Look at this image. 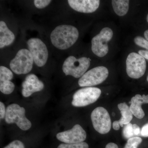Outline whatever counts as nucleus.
Returning a JSON list of instances; mask_svg holds the SVG:
<instances>
[{"instance_id":"30","label":"nucleus","mask_w":148,"mask_h":148,"mask_svg":"<svg viewBox=\"0 0 148 148\" xmlns=\"http://www.w3.org/2000/svg\"><path fill=\"white\" fill-rule=\"evenodd\" d=\"M106 148H119L118 146L114 143H110L107 144Z\"/></svg>"},{"instance_id":"22","label":"nucleus","mask_w":148,"mask_h":148,"mask_svg":"<svg viewBox=\"0 0 148 148\" xmlns=\"http://www.w3.org/2000/svg\"><path fill=\"white\" fill-rule=\"evenodd\" d=\"M134 41L136 45L148 50V41L143 37L137 36L134 38Z\"/></svg>"},{"instance_id":"32","label":"nucleus","mask_w":148,"mask_h":148,"mask_svg":"<svg viewBox=\"0 0 148 148\" xmlns=\"http://www.w3.org/2000/svg\"><path fill=\"white\" fill-rule=\"evenodd\" d=\"M147 22L148 23V14L147 15Z\"/></svg>"},{"instance_id":"12","label":"nucleus","mask_w":148,"mask_h":148,"mask_svg":"<svg viewBox=\"0 0 148 148\" xmlns=\"http://www.w3.org/2000/svg\"><path fill=\"white\" fill-rule=\"evenodd\" d=\"M22 95L24 97H28L34 92L42 90L44 85L36 75L32 74L26 77L25 80L22 82Z\"/></svg>"},{"instance_id":"14","label":"nucleus","mask_w":148,"mask_h":148,"mask_svg":"<svg viewBox=\"0 0 148 148\" xmlns=\"http://www.w3.org/2000/svg\"><path fill=\"white\" fill-rule=\"evenodd\" d=\"M13 75L10 70L3 66L0 67V90L5 94H10L15 88L13 82L10 81Z\"/></svg>"},{"instance_id":"15","label":"nucleus","mask_w":148,"mask_h":148,"mask_svg":"<svg viewBox=\"0 0 148 148\" xmlns=\"http://www.w3.org/2000/svg\"><path fill=\"white\" fill-rule=\"evenodd\" d=\"M130 103H131L130 109L132 114L139 119L144 118L145 113L141 106L144 103H148V95L143 94L142 96L140 94H136L131 98Z\"/></svg>"},{"instance_id":"19","label":"nucleus","mask_w":148,"mask_h":148,"mask_svg":"<svg viewBox=\"0 0 148 148\" xmlns=\"http://www.w3.org/2000/svg\"><path fill=\"white\" fill-rule=\"evenodd\" d=\"M142 138L138 137H132L127 140L124 148H137L142 142Z\"/></svg>"},{"instance_id":"28","label":"nucleus","mask_w":148,"mask_h":148,"mask_svg":"<svg viewBox=\"0 0 148 148\" xmlns=\"http://www.w3.org/2000/svg\"><path fill=\"white\" fill-rule=\"evenodd\" d=\"M138 53L144 58L148 60V50H140L138 51Z\"/></svg>"},{"instance_id":"1","label":"nucleus","mask_w":148,"mask_h":148,"mask_svg":"<svg viewBox=\"0 0 148 148\" xmlns=\"http://www.w3.org/2000/svg\"><path fill=\"white\" fill-rule=\"evenodd\" d=\"M79 36L78 30L70 25H59L51 34L50 39L52 45L61 50L69 49L76 42Z\"/></svg>"},{"instance_id":"3","label":"nucleus","mask_w":148,"mask_h":148,"mask_svg":"<svg viewBox=\"0 0 148 148\" xmlns=\"http://www.w3.org/2000/svg\"><path fill=\"white\" fill-rule=\"evenodd\" d=\"M25 109L16 104H12L6 110L5 121L8 124L16 123L20 129L28 130L32 127V123L25 116Z\"/></svg>"},{"instance_id":"33","label":"nucleus","mask_w":148,"mask_h":148,"mask_svg":"<svg viewBox=\"0 0 148 148\" xmlns=\"http://www.w3.org/2000/svg\"><path fill=\"white\" fill-rule=\"evenodd\" d=\"M147 82H148V75L147 77Z\"/></svg>"},{"instance_id":"31","label":"nucleus","mask_w":148,"mask_h":148,"mask_svg":"<svg viewBox=\"0 0 148 148\" xmlns=\"http://www.w3.org/2000/svg\"><path fill=\"white\" fill-rule=\"evenodd\" d=\"M144 36L145 38L148 41V29L144 32Z\"/></svg>"},{"instance_id":"7","label":"nucleus","mask_w":148,"mask_h":148,"mask_svg":"<svg viewBox=\"0 0 148 148\" xmlns=\"http://www.w3.org/2000/svg\"><path fill=\"white\" fill-rule=\"evenodd\" d=\"M101 94L98 88H84L77 90L73 95L72 105L76 107H85L95 103Z\"/></svg>"},{"instance_id":"26","label":"nucleus","mask_w":148,"mask_h":148,"mask_svg":"<svg viewBox=\"0 0 148 148\" xmlns=\"http://www.w3.org/2000/svg\"><path fill=\"white\" fill-rule=\"evenodd\" d=\"M141 136L144 137H148V123L145 124L141 130Z\"/></svg>"},{"instance_id":"6","label":"nucleus","mask_w":148,"mask_h":148,"mask_svg":"<svg viewBox=\"0 0 148 148\" xmlns=\"http://www.w3.org/2000/svg\"><path fill=\"white\" fill-rule=\"evenodd\" d=\"M147 64L145 58L139 53L132 52L127 56L126 60V71L127 75L138 79L145 73Z\"/></svg>"},{"instance_id":"8","label":"nucleus","mask_w":148,"mask_h":148,"mask_svg":"<svg viewBox=\"0 0 148 148\" xmlns=\"http://www.w3.org/2000/svg\"><path fill=\"white\" fill-rule=\"evenodd\" d=\"M109 71L106 67L98 66L86 72L79 80L78 84L81 87L100 84L107 79Z\"/></svg>"},{"instance_id":"18","label":"nucleus","mask_w":148,"mask_h":148,"mask_svg":"<svg viewBox=\"0 0 148 148\" xmlns=\"http://www.w3.org/2000/svg\"><path fill=\"white\" fill-rule=\"evenodd\" d=\"M130 1L128 0H112V4L115 13L118 16H124L128 12Z\"/></svg>"},{"instance_id":"29","label":"nucleus","mask_w":148,"mask_h":148,"mask_svg":"<svg viewBox=\"0 0 148 148\" xmlns=\"http://www.w3.org/2000/svg\"><path fill=\"white\" fill-rule=\"evenodd\" d=\"M113 128L115 130H118L120 129V124L118 121H115L113 122L112 124Z\"/></svg>"},{"instance_id":"13","label":"nucleus","mask_w":148,"mask_h":148,"mask_svg":"<svg viewBox=\"0 0 148 148\" xmlns=\"http://www.w3.org/2000/svg\"><path fill=\"white\" fill-rule=\"evenodd\" d=\"M68 3L74 10L84 13H90L98 9L100 4L99 0H69Z\"/></svg>"},{"instance_id":"5","label":"nucleus","mask_w":148,"mask_h":148,"mask_svg":"<svg viewBox=\"0 0 148 148\" xmlns=\"http://www.w3.org/2000/svg\"><path fill=\"white\" fill-rule=\"evenodd\" d=\"M113 34V32L111 28H103L99 34L91 40L92 52L99 57H103L107 55L109 51L108 43L112 38Z\"/></svg>"},{"instance_id":"17","label":"nucleus","mask_w":148,"mask_h":148,"mask_svg":"<svg viewBox=\"0 0 148 148\" xmlns=\"http://www.w3.org/2000/svg\"><path fill=\"white\" fill-rule=\"evenodd\" d=\"M118 107L121 114V118L118 121L120 125L123 127L124 125H125L130 122L133 118V114L130 111V107L126 103H119L118 105Z\"/></svg>"},{"instance_id":"16","label":"nucleus","mask_w":148,"mask_h":148,"mask_svg":"<svg viewBox=\"0 0 148 148\" xmlns=\"http://www.w3.org/2000/svg\"><path fill=\"white\" fill-rule=\"evenodd\" d=\"M15 39L13 32L8 29L4 21H0V48L10 45Z\"/></svg>"},{"instance_id":"11","label":"nucleus","mask_w":148,"mask_h":148,"mask_svg":"<svg viewBox=\"0 0 148 148\" xmlns=\"http://www.w3.org/2000/svg\"><path fill=\"white\" fill-rule=\"evenodd\" d=\"M56 138L66 144L81 143L86 139V133L80 125L77 124L71 129L58 133Z\"/></svg>"},{"instance_id":"27","label":"nucleus","mask_w":148,"mask_h":148,"mask_svg":"<svg viewBox=\"0 0 148 148\" xmlns=\"http://www.w3.org/2000/svg\"><path fill=\"white\" fill-rule=\"evenodd\" d=\"M133 134L135 136H138L141 134V130L140 127L137 124H133Z\"/></svg>"},{"instance_id":"23","label":"nucleus","mask_w":148,"mask_h":148,"mask_svg":"<svg viewBox=\"0 0 148 148\" xmlns=\"http://www.w3.org/2000/svg\"><path fill=\"white\" fill-rule=\"evenodd\" d=\"M51 2L50 0H35L34 3L37 8L42 9L47 6Z\"/></svg>"},{"instance_id":"24","label":"nucleus","mask_w":148,"mask_h":148,"mask_svg":"<svg viewBox=\"0 0 148 148\" xmlns=\"http://www.w3.org/2000/svg\"><path fill=\"white\" fill-rule=\"evenodd\" d=\"M3 148H25L24 144L19 140L12 141Z\"/></svg>"},{"instance_id":"10","label":"nucleus","mask_w":148,"mask_h":148,"mask_svg":"<svg viewBox=\"0 0 148 148\" xmlns=\"http://www.w3.org/2000/svg\"><path fill=\"white\" fill-rule=\"evenodd\" d=\"M29 50L37 66L42 67L45 65L48 58V51L45 44L37 38H32L27 41Z\"/></svg>"},{"instance_id":"4","label":"nucleus","mask_w":148,"mask_h":148,"mask_svg":"<svg viewBox=\"0 0 148 148\" xmlns=\"http://www.w3.org/2000/svg\"><path fill=\"white\" fill-rule=\"evenodd\" d=\"M34 62L30 51L26 49H22L11 61L10 66L12 71L17 75L26 74L32 71Z\"/></svg>"},{"instance_id":"25","label":"nucleus","mask_w":148,"mask_h":148,"mask_svg":"<svg viewBox=\"0 0 148 148\" xmlns=\"http://www.w3.org/2000/svg\"><path fill=\"white\" fill-rule=\"evenodd\" d=\"M6 110L4 104L2 102H0V117L1 119L5 118Z\"/></svg>"},{"instance_id":"20","label":"nucleus","mask_w":148,"mask_h":148,"mask_svg":"<svg viewBox=\"0 0 148 148\" xmlns=\"http://www.w3.org/2000/svg\"><path fill=\"white\" fill-rule=\"evenodd\" d=\"M57 148H88L87 143H74V144H61Z\"/></svg>"},{"instance_id":"2","label":"nucleus","mask_w":148,"mask_h":148,"mask_svg":"<svg viewBox=\"0 0 148 148\" xmlns=\"http://www.w3.org/2000/svg\"><path fill=\"white\" fill-rule=\"evenodd\" d=\"M90 64V59L87 57L77 58L71 56L64 61L62 70L66 75H71L78 78L86 73Z\"/></svg>"},{"instance_id":"21","label":"nucleus","mask_w":148,"mask_h":148,"mask_svg":"<svg viewBox=\"0 0 148 148\" xmlns=\"http://www.w3.org/2000/svg\"><path fill=\"white\" fill-rule=\"evenodd\" d=\"M123 135L125 138L129 139L134 136L133 131V124L130 123L125 125L123 129Z\"/></svg>"},{"instance_id":"9","label":"nucleus","mask_w":148,"mask_h":148,"mask_svg":"<svg viewBox=\"0 0 148 148\" xmlns=\"http://www.w3.org/2000/svg\"><path fill=\"white\" fill-rule=\"evenodd\" d=\"M90 117L93 127L96 131L101 134L110 132L112 125L110 116L105 108H96L92 111Z\"/></svg>"}]
</instances>
